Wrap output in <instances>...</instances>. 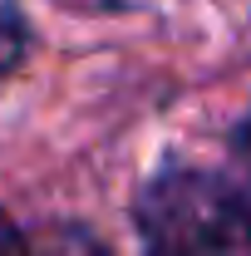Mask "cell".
Returning a JSON list of instances; mask_svg holds the SVG:
<instances>
[{
  "label": "cell",
  "instance_id": "7a4b0ae2",
  "mask_svg": "<svg viewBox=\"0 0 251 256\" xmlns=\"http://www.w3.org/2000/svg\"><path fill=\"white\" fill-rule=\"evenodd\" d=\"M30 50V20L15 0H0V74H10Z\"/></svg>",
  "mask_w": 251,
  "mask_h": 256
},
{
  "label": "cell",
  "instance_id": "8992f818",
  "mask_svg": "<svg viewBox=\"0 0 251 256\" xmlns=\"http://www.w3.org/2000/svg\"><path fill=\"white\" fill-rule=\"evenodd\" d=\"M236 162H242V172H246V182H251V118L236 133Z\"/></svg>",
  "mask_w": 251,
  "mask_h": 256
},
{
  "label": "cell",
  "instance_id": "6da1fadb",
  "mask_svg": "<svg viewBox=\"0 0 251 256\" xmlns=\"http://www.w3.org/2000/svg\"><path fill=\"white\" fill-rule=\"evenodd\" d=\"M143 256H251V202L202 168H162L138 192Z\"/></svg>",
  "mask_w": 251,
  "mask_h": 256
},
{
  "label": "cell",
  "instance_id": "277c9868",
  "mask_svg": "<svg viewBox=\"0 0 251 256\" xmlns=\"http://www.w3.org/2000/svg\"><path fill=\"white\" fill-rule=\"evenodd\" d=\"M54 5L74 15H124V10H138L143 0H54Z\"/></svg>",
  "mask_w": 251,
  "mask_h": 256
},
{
  "label": "cell",
  "instance_id": "3957f363",
  "mask_svg": "<svg viewBox=\"0 0 251 256\" xmlns=\"http://www.w3.org/2000/svg\"><path fill=\"white\" fill-rule=\"evenodd\" d=\"M44 256H108V252L98 242H89L84 232H54L50 246H44Z\"/></svg>",
  "mask_w": 251,
  "mask_h": 256
},
{
  "label": "cell",
  "instance_id": "5b68a950",
  "mask_svg": "<svg viewBox=\"0 0 251 256\" xmlns=\"http://www.w3.org/2000/svg\"><path fill=\"white\" fill-rule=\"evenodd\" d=\"M0 256H34L30 246H25V236H20V226L10 222L5 212H0Z\"/></svg>",
  "mask_w": 251,
  "mask_h": 256
}]
</instances>
